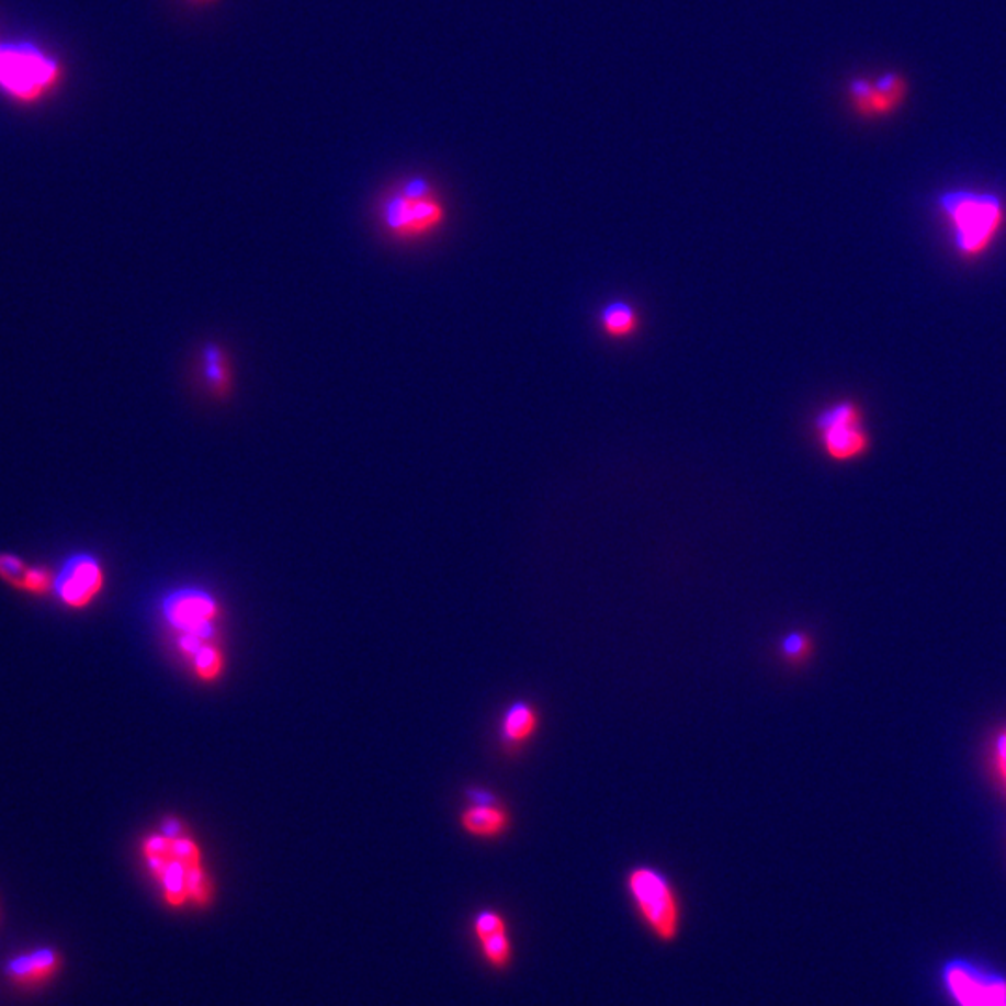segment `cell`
Wrapping results in <instances>:
<instances>
[{"label":"cell","mask_w":1006,"mask_h":1006,"mask_svg":"<svg viewBox=\"0 0 1006 1006\" xmlns=\"http://www.w3.org/2000/svg\"><path fill=\"white\" fill-rule=\"evenodd\" d=\"M938 210L963 258L988 252L1006 224L1005 202L994 192L951 189L939 194Z\"/></svg>","instance_id":"2"},{"label":"cell","mask_w":1006,"mask_h":1006,"mask_svg":"<svg viewBox=\"0 0 1006 1006\" xmlns=\"http://www.w3.org/2000/svg\"><path fill=\"white\" fill-rule=\"evenodd\" d=\"M600 325L611 338H626L630 334L636 332L637 314L626 303H611L600 312Z\"/></svg>","instance_id":"15"},{"label":"cell","mask_w":1006,"mask_h":1006,"mask_svg":"<svg viewBox=\"0 0 1006 1006\" xmlns=\"http://www.w3.org/2000/svg\"><path fill=\"white\" fill-rule=\"evenodd\" d=\"M539 712L528 701H515L501 717V741L507 746L522 747L535 736Z\"/></svg>","instance_id":"14"},{"label":"cell","mask_w":1006,"mask_h":1006,"mask_svg":"<svg viewBox=\"0 0 1006 1006\" xmlns=\"http://www.w3.org/2000/svg\"><path fill=\"white\" fill-rule=\"evenodd\" d=\"M816 431L827 457L839 463L861 457L871 444L861 410L852 402L835 403L826 408L816 420Z\"/></svg>","instance_id":"7"},{"label":"cell","mask_w":1006,"mask_h":1006,"mask_svg":"<svg viewBox=\"0 0 1006 1006\" xmlns=\"http://www.w3.org/2000/svg\"><path fill=\"white\" fill-rule=\"evenodd\" d=\"M445 223V205L423 178H410L394 186L381 204L384 231L397 241H418L439 231Z\"/></svg>","instance_id":"3"},{"label":"cell","mask_w":1006,"mask_h":1006,"mask_svg":"<svg viewBox=\"0 0 1006 1006\" xmlns=\"http://www.w3.org/2000/svg\"><path fill=\"white\" fill-rule=\"evenodd\" d=\"M846 90L854 112L859 117L872 120L891 116L893 112L898 111L906 103L909 87L904 75L885 71L878 75L877 79L856 77L848 82Z\"/></svg>","instance_id":"9"},{"label":"cell","mask_w":1006,"mask_h":1006,"mask_svg":"<svg viewBox=\"0 0 1006 1006\" xmlns=\"http://www.w3.org/2000/svg\"><path fill=\"white\" fill-rule=\"evenodd\" d=\"M194 4H210V2H215V0H191Z\"/></svg>","instance_id":"22"},{"label":"cell","mask_w":1006,"mask_h":1006,"mask_svg":"<svg viewBox=\"0 0 1006 1006\" xmlns=\"http://www.w3.org/2000/svg\"><path fill=\"white\" fill-rule=\"evenodd\" d=\"M945 990L958 1006H1006V979L968 960L945 963Z\"/></svg>","instance_id":"8"},{"label":"cell","mask_w":1006,"mask_h":1006,"mask_svg":"<svg viewBox=\"0 0 1006 1006\" xmlns=\"http://www.w3.org/2000/svg\"><path fill=\"white\" fill-rule=\"evenodd\" d=\"M632 906L653 938L675 943L682 930V906L671 880L651 864H637L626 874Z\"/></svg>","instance_id":"4"},{"label":"cell","mask_w":1006,"mask_h":1006,"mask_svg":"<svg viewBox=\"0 0 1006 1006\" xmlns=\"http://www.w3.org/2000/svg\"><path fill=\"white\" fill-rule=\"evenodd\" d=\"M813 655H815V642H813V637L809 636L807 632H802V630L787 634L779 642V656L789 666H803L805 662L811 660Z\"/></svg>","instance_id":"17"},{"label":"cell","mask_w":1006,"mask_h":1006,"mask_svg":"<svg viewBox=\"0 0 1006 1006\" xmlns=\"http://www.w3.org/2000/svg\"><path fill=\"white\" fill-rule=\"evenodd\" d=\"M162 615L170 626L183 634V653L194 655L204 645L205 640L213 636V623L218 618V604L204 591L183 589L168 595L162 602Z\"/></svg>","instance_id":"6"},{"label":"cell","mask_w":1006,"mask_h":1006,"mask_svg":"<svg viewBox=\"0 0 1006 1006\" xmlns=\"http://www.w3.org/2000/svg\"><path fill=\"white\" fill-rule=\"evenodd\" d=\"M63 968V958L53 949H37V951L13 958L7 965V975L10 981L19 986H32L39 982L49 981L50 976Z\"/></svg>","instance_id":"12"},{"label":"cell","mask_w":1006,"mask_h":1006,"mask_svg":"<svg viewBox=\"0 0 1006 1006\" xmlns=\"http://www.w3.org/2000/svg\"><path fill=\"white\" fill-rule=\"evenodd\" d=\"M509 824H511V816L506 809L495 803V800L472 803L470 807L464 809L461 815V826L464 832L479 839L501 837L506 834Z\"/></svg>","instance_id":"13"},{"label":"cell","mask_w":1006,"mask_h":1006,"mask_svg":"<svg viewBox=\"0 0 1006 1006\" xmlns=\"http://www.w3.org/2000/svg\"><path fill=\"white\" fill-rule=\"evenodd\" d=\"M53 580H55V576H50V573H47L45 568L26 567L23 576L19 578L18 586L25 587V589L34 591V594H42L47 587L53 586Z\"/></svg>","instance_id":"19"},{"label":"cell","mask_w":1006,"mask_h":1006,"mask_svg":"<svg viewBox=\"0 0 1006 1006\" xmlns=\"http://www.w3.org/2000/svg\"><path fill=\"white\" fill-rule=\"evenodd\" d=\"M994 762L995 770L999 773V778L1003 779V783L1006 787V727L1001 731L997 738H995L994 746Z\"/></svg>","instance_id":"21"},{"label":"cell","mask_w":1006,"mask_h":1006,"mask_svg":"<svg viewBox=\"0 0 1006 1006\" xmlns=\"http://www.w3.org/2000/svg\"><path fill=\"white\" fill-rule=\"evenodd\" d=\"M25 570V563L21 562L18 556H12V554H2L0 556V575L4 576L8 581L18 584L19 578L23 576Z\"/></svg>","instance_id":"20"},{"label":"cell","mask_w":1006,"mask_h":1006,"mask_svg":"<svg viewBox=\"0 0 1006 1006\" xmlns=\"http://www.w3.org/2000/svg\"><path fill=\"white\" fill-rule=\"evenodd\" d=\"M63 66L31 44L0 45V88L21 103H36L63 81Z\"/></svg>","instance_id":"5"},{"label":"cell","mask_w":1006,"mask_h":1006,"mask_svg":"<svg viewBox=\"0 0 1006 1006\" xmlns=\"http://www.w3.org/2000/svg\"><path fill=\"white\" fill-rule=\"evenodd\" d=\"M204 378L211 389L216 394L226 392L231 384V368L228 357L218 346H207L204 349Z\"/></svg>","instance_id":"16"},{"label":"cell","mask_w":1006,"mask_h":1006,"mask_svg":"<svg viewBox=\"0 0 1006 1006\" xmlns=\"http://www.w3.org/2000/svg\"><path fill=\"white\" fill-rule=\"evenodd\" d=\"M105 584L100 562L90 554H75L53 580V591L71 608H84L101 594Z\"/></svg>","instance_id":"10"},{"label":"cell","mask_w":1006,"mask_h":1006,"mask_svg":"<svg viewBox=\"0 0 1006 1006\" xmlns=\"http://www.w3.org/2000/svg\"><path fill=\"white\" fill-rule=\"evenodd\" d=\"M474 934L485 962L495 971H507L515 960V945L507 920L496 909H482L474 919Z\"/></svg>","instance_id":"11"},{"label":"cell","mask_w":1006,"mask_h":1006,"mask_svg":"<svg viewBox=\"0 0 1006 1006\" xmlns=\"http://www.w3.org/2000/svg\"><path fill=\"white\" fill-rule=\"evenodd\" d=\"M149 871L159 878L165 898L173 907L194 902L204 906L211 898L210 878L202 867L199 845L181 835H154L144 843Z\"/></svg>","instance_id":"1"},{"label":"cell","mask_w":1006,"mask_h":1006,"mask_svg":"<svg viewBox=\"0 0 1006 1006\" xmlns=\"http://www.w3.org/2000/svg\"><path fill=\"white\" fill-rule=\"evenodd\" d=\"M192 660H194V671L202 680H215L218 675L223 674V653L210 643H204L192 655Z\"/></svg>","instance_id":"18"}]
</instances>
